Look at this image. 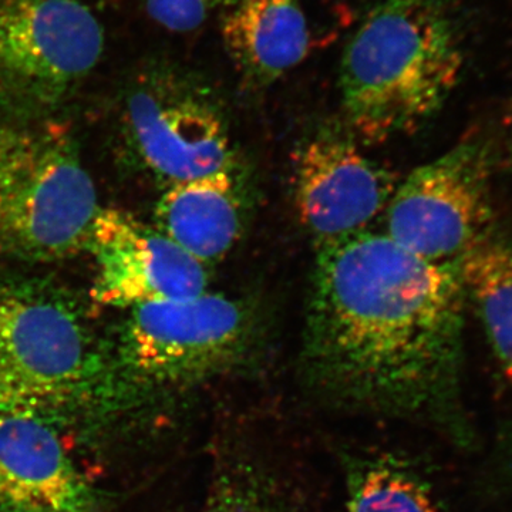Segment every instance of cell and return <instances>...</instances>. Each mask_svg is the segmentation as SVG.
<instances>
[{"label":"cell","instance_id":"e0dca14e","mask_svg":"<svg viewBox=\"0 0 512 512\" xmlns=\"http://www.w3.org/2000/svg\"><path fill=\"white\" fill-rule=\"evenodd\" d=\"M231 0H144L147 15L158 26L174 33L200 29Z\"/></svg>","mask_w":512,"mask_h":512},{"label":"cell","instance_id":"4fadbf2b","mask_svg":"<svg viewBox=\"0 0 512 512\" xmlns=\"http://www.w3.org/2000/svg\"><path fill=\"white\" fill-rule=\"evenodd\" d=\"M154 220V227L202 265L221 261L244 227L237 171L170 185L157 202Z\"/></svg>","mask_w":512,"mask_h":512},{"label":"cell","instance_id":"277c9868","mask_svg":"<svg viewBox=\"0 0 512 512\" xmlns=\"http://www.w3.org/2000/svg\"><path fill=\"white\" fill-rule=\"evenodd\" d=\"M254 311L205 292L130 309L113 357L117 409L163 403L249 365L261 345Z\"/></svg>","mask_w":512,"mask_h":512},{"label":"cell","instance_id":"6da1fadb","mask_svg":"<svg viewBox=\"0 0 512 512\" xmlns=\"http://www.w3.org/2000/svg\"><path fill=\"white\" fill-rule=\"evenodd\" d=\"M457 261L417 258L383 232L316 252L301 369L330 403L464 426ZM458 436V431H457Z\"/></svg>","mask_w":512,"mask_h":512},{"label":"cell","instance_id":"52a82bcc","mask_svg":"<svg viewBox=\"0 0 512 512\" xmlns=\"http://www.w3.org/2000/svg\"><path fill=\"white\" fill-rule=\"evenodd\" d=\"M104 43L89 0H0V110L49 116L96 69Z\"/></svg>","mask_w":512,"mask_h":512},{"label":"cell","instance_id":"9c48e42d","mask_svg":"<svg viewBox=\"0 0 512 512\" xmlns=\"http://www.w3.org/2000/svg\"><path fill=\"white\" fill-rule=\"evenodd\" d=\"M394 174L335 130L303 141L293 157V195L316 252L370 231L397 187Z\"/></svg>","mask_w":512,"mask_h":512},{"label":"cell","instance_id":"5bb4252c","mask_svg":"<svg viewBox=\"0 0 512 512\" xmlns=\"http://www.w3.org/2000/svg\"><path fill=\"white\" fill-rule=\"evenodd\" d=\"M466 301L476 309L498 365L512 380V239L491 227L457 261Z\"/></svg>","mask_w":512,"mask_h":512},{"label":"cell","instance_id":"ba28073f","mask_svg":"<svg viewBox=\"0 0 512 512\" xmlns=\"http://www.w3.org/2000/svg\"><path fill=\"white\" fill-rule=\"evenodd\" d=\"M493 158L473 138L417 167L397 184L383 234L417 258L451 264L494 224Z\"/></svg>","mask_w":512,"mask_h":512},{"label":"cell","instance_id":"30bf717a","mask_svg":"<svg viewBox=\"0 0 512 512\" xmlns=\"http://www.w3.org/2000/svg\"><path fill=\"white\" fill-rule=\"evenodd\" d=\"M87 249L96 259L92 298L99 305L131 309L208 292L207 266L126 211L100 210Z\"/></svg>","mask_w":512,"mask_h":512},{"label":"cell","instance_id":"2e32d148","mask_svg":"<svg viewBox=\"0 0 512 512\" xmlns=\"http://www.w3.org/2000/svg\"><path fill=\"white\" fill-rule=\"evenodd\" d=\"M201 512H293L274 478L255 464L234 461L217 474Z\"/></svg>","mask_w":512,"mask_h":512},{"label":"cell","instance_id":"5b68a950","mask_svg":"<svg viewBox=\"0 0 512 512\" xmlns=\"http://www.w3.org/2000/svg\"><path fill=\"white\" fill-rule=\"evenodd\" d=\"M101 208L69 128L0 113V258L49 262L89 247Z\"/></svg>","mask_w":512,"mask_h":512},{"label":"cell","instance_id":"9a60e30c","mask_svg":"<svg viewBox=\"0 0 512 512\" xmlns=\"http://www.w3.org/2000/svg\"><path fill=\"white\" fill-rule=\"evenodd\" d=\"M345 478L348 512H441L429 485L390 454L350 457Z\"/></svg>","mask_w":512,"mask_h":512},{"label":"cell","instance_id":"3957f363","mask_svg":"<svg viewBox=\"0 0 512 512\" xmlns=\"http://www.w3.org/2000/svg\"><path fill=\"white\" fill-rule=\"evenodd\" d=\"M114 409L113 359L76 303L46 286H0V413L59 426Z\"/></svg>","mask_w":512,"mask_h":512},{"label":"cell","instance_id":"7a4b0ae2","mask_svg":"<svg viewBox=\"0 0 512 512\" xmlns=\"http://www.w3.org/2000/svg\"><path fill=\"white\" fill-rule=\"evenodd\" d=\"M456 20L444 0H377L340 62L349 133L380 144L439 113L463 73Z\"/></svg>","mask_w":512,"mask_h":512},{"label":"cell","instance_id":"8992f818","mask_svg":"<svg viewBox=\"0 0 512 512\" xmlns=\"http://www.w3.org/2000/svg\"><path fill=\"white\" fill-rule=\"evenodd\" d=\"M120 126L140 163L167 187L235 170L221 100L210 84L178 64L153 60L128 77Z\"/></svg>","mask_w":512,"mask_h":512},{"label":"cell","instance_id":"d6986e66","mask_svg":"<svg viewBox=\"0 0 512 512\" xmlns=\"http://www.w3.org/2000/svg\"><path fill=\"white\" fill-rule=\"evenodd\" d=\"M511 436H512V433H511Z\"/></svg>","mask_w":512,"mask_h":512},{"label":"cell","instance_id":"7c38bea8","mask_svg":"<svg viewBox=\"0 0 512 512\" xmlns=\"http://www.w3.org/2000/svg\"><path fill=\"white\" fill-rule=\"evenodd\" d=\"M220 28L229 60L254 87L278 82L311 49L301 0H231L221 12Z\"/></svg>","mask_w":512,"mask_h":512},{"label":"cell","instance_id":"ac0fdd59","mask_svg":"<svg viewBox=\"0 0 512 512\" xmlns=\"http://www.w3.org/2000/svg\"><path fill=\"white\" fill-rule=\"evenodd\" d=\"M507 128H508V138H510V148H511V154H512V104H511L510 111H508Z\"/></svg>","mask_w":512,"mask_h":512},{"label":"cell","instance_id":"8fae6325","mask_svg":"<svg viewBox=\"0 0 512 512\" xmlns=\"http://www.w3.org/2000/svg\"><path fill=\"white\" fill-rule=\"evenodd\" d=\"M0 512H100L49 420L0 413Z\"/></svg>","mask_w":512,"mask_h":512}]
</instances>
